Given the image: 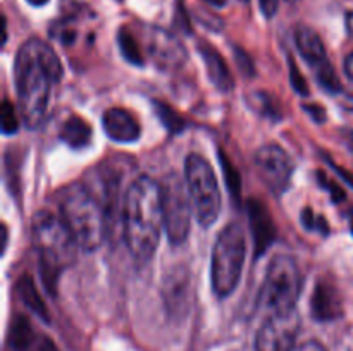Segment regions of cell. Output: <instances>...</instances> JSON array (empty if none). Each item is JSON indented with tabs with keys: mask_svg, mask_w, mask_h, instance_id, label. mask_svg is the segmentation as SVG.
Wrapping results in <instances>:
<instances>
[{
	"mask_svg": "<svg viewBox=\"0 0 353 351\" xmlns=\"http://www.w3.org/2000/svg\"><path fill=\"white\" fill-rule=\"evenodd\" d=\"M248 215H250V229L252 237H254L255 257H261L269 250L276 240V224L272 220L271 212L268 206L259 200H250L248 202Z\"/></svg>",
	"mask_w": 353,
	"mask_h": 351,
	"instance_id": "7c38bea8",
	"label": "cell"
},
{
	"mask_svg": "<svg viewBox=\"0 0 353 351\" xmlns=\"http://www.w3.org/2000/svg\"><path fill=\"white\" fill-rule=\"evenodd\" d=\"M303 109H305V112L309 114L316 123L323 124L324 120H326V110L321 105H303Z\"/></svg>",
	"mask_w": 353,
	"mask_h": 351,
	"instance_id": "4dcf8cb0",
	"label": "cell"
},
{
	"mask_svg": "<svg viewBox=\"0 0 353 351\" xmlns=\"http://www.w3.org/2000/svg\"><path fill=\"white\" fill-rule=\"evenodd\" d=\"M345 74L348 76V79L353 81V52L345 58Z\"/></svg>",
	"mask_w": 353,
	"mask_h": 351,
	"instance_id": "d6a6232c",
	"label": "cell"
},
{
	"mask_svg": "<svg viewBox=\"0 0 353 351\" xmlns=\"http://www.w3.org/2000/svg\"><path fill=\"white\" fill-rule=\"evenodd\" d=\"M347 30H348V33L353 36V10L347 14Z\"/></svg>",
	"mask_w": 353,
	"mask_h": 351,
	"instance_id": "836d02e7",
	"label": "cell"
},
{
	"mask_svg": "<svg viewBox=\"0 0 353 351\" xmlns=\"http://www.w3.org/2000/svg\"><path fill=\"white\" fill-rule=\"evenodd\" d=\"M247 257V236L240 224H230L217 236L212 250L210 281L217 298H228L236 289Z\"/></svg>",
	"mask_w": 353,
	"mask_h": 351,
	"instance_id": "5b68a950",
	"label": "cell"
},
{
	"mask_svg": "<svg viewBox=\"0 0 353 351\" xmlns=\"http://www.w3.org/2000/svg\"><path fill=\"white\" fill-rule=\"evenodd\" d=\"M292 351H326V348L323 346L317 341H309V343H303L300 346H295Z\"/></svg>",
	"mask_w": 353,
	"mask_h": 351,
	"instance_id": "1f68e13d",
	"label": "cell"
},
{
	"mask_svg": "<svg viewBox=\"0 0 353 351\" xmlns=\"http://www.w3.org/2000/svg\"><path fill=\"white\" fill-rule=\"evenodd\" d=\"M117 43H119L121 52H123V57L126 58L130 64L133 65H143L145 58L141 55L140 47H138V41L134 40V36L131 34V31L128 28H121L119 33H117Z\"/></svg>",
	"mask_w": 353,
	"mask_h": 351,
	"instance_id": "44dd1931",
	"label": "cell"
},
{
	"mask_svg": "<svg viewBox=\"0 0 353 351\" xmlns=\"http://www.w3.org/2000/svg\"><path fill=\"white\" fill-rule=\"evenodd\" d=\"M310 310H312L314 319L321 320V322L340 319L343 315V303H341L340 292L327 282H317L312 292V299H310Z\"/></svg>",
	"mask_w": 353,
	"mask_h": 351,
	"instance_id": "5bb4252c",
	"label": "cell"
},
{
	"mask_svg": "<svg viewBox=\"0 0 353 351\" xmlns=\"http://www.w3.org/2000/svg\"><path fill=\"white\" fill-rule=\"evenodd\" d=\"M316 69V76L319 79L321 86H323L326 92L330 93H340L341 92V83L340 78H338L336 71L333 69L330 61H324L323 64H319Z\"/></svg>",
	"mask_w": 353,
	"mask_h": 351,
	"instance_id": "603a6c76",
	"label": "cell"
},
{
	"mask_svg": "<svg viewBox=\"0 0 353 351\" xmlns=\"http://www.w3.org/2000/svg\"><path fill=\"white\" fill-rule=\"evenodd\" d=\"M165 305L171 313H185L190 305L188 270H174L164 282Z\"/></svg>",
	"mask_w": 353,
	"mask_h": 351,
	"instance_id": "e0dca14e",
	"label": "cell"
},
{
	"mask_svg": "<svg viewBox=\"0 0 353 351\" xmlns=\"http://www.w3.org/2000/svg\"><path fill=\"white\" fill-rule=\"evenodd\" d=\"M147 50L155 64L162 69L179 67L188 58L181 40L157 26H152L147 30Z\"/></svg>",
	"mask_w": 353,
	"mask_h": 351,
	"instance_id": "8fae6325",
	"label": "cell"
},
{
	"mask_svg": "<svg viewBox=\"0 0 353 351\" xmlns=\"http://www.w3.org/2000/svg\"><path fill=\"white\" fill-rule=\"evenodd\" d=\"M290 81H292V86L299 95H309V85H307L305 78L300 74L293 58H290Z\"/></svg>",
	"mask_w": 353,
	"mask_h": 351,
	"instance_id": "83f0119b",
	"label": "cell"
},
{
	"mask_svg": "<svg viewBox=\"0 0 353 351\" xmlns=\"http://www.w3.org/2000/svg\"><path fill=\"white\" fill-rule=\"evenodd\" d=\"M16 289H17V296H19L21 301L24 303V306H28V310H31L34 315H38L41 320H45V322L50 320L47 306H45L43 299H41L40 292H38L31 275L24 274L23 277H19V281H17L16 284Z\"/></svg>",
	"mask_w": 353,
	"mask_h": 351,
	"instance_id": "ffe728a7",
	"label": "cell"
},
{
	"mask_svg": "<svg viewBox=\"0 0 353 351\" xmlns=\"http://www.w3.org/2000/svg\"><path fill=\"white\" fill-rule=\"evenodd\" d=\"M59 138L68 147L74 148V150L86 148L92 143V127H90V124L85 119H81L78 116H72L61 126Z\"/></svg>",
	"mask_w": 353,
	"mask_h": 351,
	"instance_id": "d6986e66",
	"label": "cell"
},
{
	"mask_svg": "<svg viewBox=\"0 0 353 351\" xmlns=\"http://www.w3.org/2000/svg\"><path fill=\"white\" fill-rule=\"evenodd\" d=\"M102 126L107 136L117 143H133L140 138V124L133 114L121 107L109 109L102 117Z\"/></svg>",
	"mask_w": 353,
	"mask_h": 351,
	"instance_id": "4fadbf2b",
	"label": "cell"
},
{
	"mask_svg": "<svg viewBox=\"0 0 353 351\" xmlns=\"http://www.w3.org/2000/svg\"><path fill=\"white\" fill-rule=\"evenodd\" d=\"M255 165L262 181L274 195H281L290 186L293 164L290 155L279 145L269 143L259 148L255 153Z\"/></svg>",
	"mask_w": 353,
	"mask_h": 351,
	"instance_id": "30bf717a",
	"label": "cell"
},
{
	"mask_svg": "<svg viewBox=\"0 0 353 351\" xmlns=\"http://www.w3.org/2000/svg\"><path fill=\"white\" fill-rule=\"evenodd\" d=\"M154 105H155V114H157V117L161 119V123L165 126V129L171 131V133H174V134L181 133V131L185 129L186 120L183 119L178 112H174L171 107L165 105V103H162V102H157V100L154 102Z\"/></svg>",
	"mask_w": 353,
	"mask_h": 351,
	"instance_id": "7402d4cb",
	"label": "cell"
},
{
	"mask_svg": "<svg viewBox=\"0 0 353 351\" xmlns=\"http://www.w3.org/2000/svg\"><path fill=\"white\" fill-rule=\"evenodd\" d=\"M199 52L200 57L203 58L207 76L212 81V85L217 89H221V92H231L234 88V79L230 67H228L226 61L223 58V55L212 45L205 43V41H200Z\"/></svg>",
	"mask_w": 353,
	"mask_h": 351,
	"instance_id": "2e32d148",
	"label": "cell"
},
{
	"mask_svg": "<svg viewBox=\"0 0 353 351\" xmlns=\"http://www.w3.org/2000/svg\"><path fill=\"white\" fill-rule=\"evenodd\" d=\"M219 158H221V162H223V171H224V174H226V182H228V186H230L231 195H236V198H238V196H240V191H241L240 176H238V171L230 164V160H228V157L223 153V151H219Z\"/></svg>",
	"mask_w": 353,
	"mask_h": 351,
	"instance_id": "484cf974",
	"label": "cell"
},
{
	"mask_svg": "<svg viewBox=\"0 0 353 351\" xmlns=\"http://www.w3.org/2000/svg\"><path fill=\"white\" fill-rule=\"evenodd\" d=\"M164 231L172 244L185 243L192 227V198L186 182L178 174H169L162 181Z\"/></svg>",
	"mask_w": 353,
	"mask_h": 351,
	"instance_id": "ba28073f",
	"label": "cell"
},
{
	"mask_svg": "<svg viewBox=\"0 0 353 351\" xmlns=\"http://www.w3.org/2000/svg\"><path fill=\"white\" fill-rule=\"evenodd\" d=\"M319 181H321V184L326 186L327 191L331 193V198H333L334 202H340V200H343V198H345V193L341 191L340 186L334 184L333 181H326V179H324V174H323V172H319Z\"/></svg>",
	"mask_w": 353,
	"mask_h": 351,
	"instance_id": "f1b7e54d",
	"label": "cell"
},
{
	"mask_svg": "<svg viewBox=\"0 0 353 351\" xmlns=\"http://www.w3.org/2000/svg\"><path fill=\"white\" fill-rule=\"evenodd\" d=\"M185 182L196 220L202 227H210L221 212L219 182L212 165L202 155H188L185 162Z\"/></svg>",
	"mask_w": 353,
	"mask_h": 351,
	"instance_id": "8992f818",
	"label": "cell"
},
{
	"mask_svg": "<svg viewBox=\"0 0 353 351\" xmlns=\"http://www.w3.org/2000/svg\"><path fill=\"white\" fill-rule=\"evenodd\" d=\"M207 3H210V6L214 7H224L226 6V0H205Z\"/></svg>",
	"mask_w": 353,
	"mask_h": 351,
	"instance_id": "e575fe53",
	"label": "cell"
},
{
	"mask_svg": "<svg viewBox=\"0 0 353 351\" xmlns=\"http://www.w3.org/2000/svg\"><path fill=\"white\" fill-rule=\"evenodd\" d=\"M259 3H261L262 14H264L268 19L274 17L279 9V0H259Z\"/></svg>",
	"mask_w": 353,
	"mask_h": 351,
	"instance_id": "f546056e",
	"label": "cell"
},
{
	"mask_svg": "<svg viewBox=\"0 0 353 351\" xmlns=\"http://www.w3.org/2000/svg\"><path fill=\"white\" fill-rule=\"evenodd\" d=\"M64 76L61 58L54 48L38 38L24 41L14 62V78L19 112L26 127L34 129L45 119L52 86Z\"/></svg>",
	"mask_w": 353,
	"mask_h": 351,
	"instance_id": "6da1fadb",
	"label": "cell"
},
{
	"mask_svg": "<svg viewBox=\"0 0 353 351\" xmlns=\"http://www.w3.org/2000/svg\"><path fill=\"white\" fill-rule=\"evenodd\" d=\"M61 217L81 250L95 251L105 240V212L85 186L72 184L65 189L61 200Z\"/></svg>",
	"mask_w": 353,
	"mask_h": 351,
	"instance_id": "277c9868",
	"label": "cell"
},
{
	"mask_svg": "<svg viewBox=\"0 0 353 351\" xmlns=\"http://www.w3.org/2000/svg\"><path fill=\"white\" fill-rule=\"evenodd\" d=\"M302 291V272L292 257L279 255L269 264L259 301L271 313L295 310Z\"/></svg>",
	"mask_w": 353,
	"mask_h": 351,
	"instance_id": "52a82bcc",
	"label": "cell"
},
{
	"mask_svg": "<svg viewBox=\"0 0 353 351\" xmlns=\"http://www.w3.org/2000/svg\"><path fill=\"white\" fill-rule=\"evenodd\" d=\"M241 2H247V0H241Z\"/></svg>",
	"mask_w": 353,
	"mask_h": 351,
	"instance_id": "74e56055",
	"label": "cell"
},
{
	"mask_svg": "<svg viewBox=\"0 0 353 351\" xmlns=\"http://www.w3.org/2000/svg\"><path fill=\"white\" fill-rule=\"evenodd\" d=\"M295 43L299 52L302 54V57L309 62L312 67H317L319 64H323L324 61H327L326 48H324L323 40H321L319 34L309 26H296L295 30Z\"/></svg>",
	"mask_w": 353,
	"mask_h": 351,
	"instance_id": "ac0fdd59",
	"label": "cell"
},
{
	"mask_svg": "<svg viewBox=\"0 0 353 351\" xmlns=\"http://www.w3.org/2000/svg\"><path fill=\"white\" fill-rule=\"evenodd\" d=\"M31 241L40 258L45 284L54 292L57 275L76 262L78 241L64 219L48 210H40L31 219Z\"/></svg>",
	"mask_w": 353,
	"mask_h": 351,
	"instance_id": "3957f363",
	"label": "cell"
},
{
	"mask_svg": "<svg viewBox=\"0 0 353 351\" xmlns=\"http://www.w3.org/2000/svg\"><path fill=\"white\" fill-rule=\"evenodd\" d=\"M117 2H121V0H117Z\"/></svg>",
	"mask_w": 353,
	"mask_h": 351,
	"instance_id": "f35d334b",
	"label": "cell"
},
{
	"mask_svg": "<svg viewBox=\"0 0 353 351\" xmlns=\"http://www.w3.org/2000/svg\"><path fill=\"white\" fill-rule=\"evenodd\" d=\"M50 34L55 38V40L61 41L62 45H71L74 43L76 36H78V31H76V28L72 26L68 19V21H61V23H55L54 26H52Z\"/></svg>",
	"mask_w": 353,
	"mask_h": 351,
	"instance_id": "d4e9b609",
	"label": "cell"
},
{
	"mask_svg": "<svg viewBox=\"0 0 353 351\" xmlns=\"http://www.w3.org/2000/svg\"><path fill=\"white\" fill-rule=\"evenodd\" d=\"M124 241L138 264H147L157 251L164 231L162 186L148 176L134 179L124 195Z\"/></svg>",
	"mask_w": 353,
	"mask_h": 351,
	"instance_id": "7a4b0ae2",
	"label": "cell"
},
{
	"mask_svg": "<svg viewBox=\"0 0 353 351\" xmlns=\"http://www.w3.org/2000/svg\"><path fill=\"white\" fill-rule=\"evenodd\" d=\"M28 3H31L33 7H41L48 2V0H26Z\"/></svg>",
	"mask_w": 353,
	"mask_h": 351,
	"instance_id": "d590c367",
	"label": "cell"
},
{
	"mask_svg": "<svg viewBox=\"0 0 353 351\" xmlns=\"http://www.w3.org/2000/svg\"><path fill=\"white\" fill-rule=\"evenodd\" d=\"M350 229H352V234H353V219H352V222H350Z\"/></svg>",
	"mask_w": 353,
	"mask_h": 351,
	"instance_id": "8d00e7d4",
	"label": "cell"
},
{
	"mask_svg": "<svg viewBox=\"0 0 353 351\" xmlns=\"http://www.w3.org/2000/svg\"><path fill=\"white\" fill-rule=\"evenodd\" d=\"M10 348L12 351H57L48 337L34 332L30 320L17 317L10 327Z\"/></svg>",
	"mask_w": 353,
	"mask_h": 351,
	"instance_id": "9a60e30c",
	"label": "cell"
},
{
	"mask_svg": "<svg viewBox=\"0 0 353 351\" xmlns=\"http://www.w3.org/2000/svg\"><path fill=\"white\" fill-rule=\"evenodd\" d=\"M302 224L309 231H321V233H324V234H327V231H330L326 220H324L321 215H317V217L314 215L312 210L310 209H305L302 212Z\"/></svg>",
	"mask_w": 353,
	"mask_h": 351,
	"instance_id": "4316f807",
	"label": "cell"
},
{
	"mask_svg": "<svg viewBox=\"0 0 353 351\" xmlns=\"http://www.w3.org/2000/svg\"><path fill=\"white\" fill-rule=\"evenodd\" d=\"M300 330L296 310L271 313L255 337V351H292Z\"/></svg>",
	"mask_w": 353,
	"mask_h": 351,
	"instance_id": "9c48e42d",
	"label": "cell"
},
{
	"mask_svg": "<svg viewBox=\"0 0 353 351\" xmlns=\"http://www.w3.org/2000/svg\"><path fill=\"white\" fill-rule=\"evenodd\" d=\"M2 133L3 134H14L19 129V119H17L16 107L9 102V100H3L2 102Z\"/></svg>",
	"mask_w": 353,
	"mask_h": 351,
	"instance_id": "cb8c5ba5",
	"label": "cell"
}]
</instances>
